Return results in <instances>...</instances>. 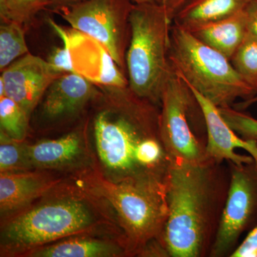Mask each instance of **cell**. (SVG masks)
Returning a JSON list of instances; mask_svg holds the SVG:
<instances>
[{
	"instance_id": "1",
	"label": "cell",
	"mask_w": 257,
	"mask_h": 257,
	"mask_svg": "<svg viewBox=\"0 0 257 257\" xmlns=\"http://www.w3.org/2000/svg\"><path fill=\"white\" fill-rule=\"evenodd\" d=\"M124 90L94 117L96 170L114 182H166L172 160L160 138V109Z\"/></svg>"
},
{
	"instance_id": "30",
	"label": "cell",
	"mask_w": 257,
	"mask_h": 257,
	"mask_svg": "<svg viewBox=\"0 0 257 257\" xmlns=\"http://www.w3.org/2000/svg\"><path fill=\"white\" fill-rule=\"evenodd\" d=\"M257 102V94L256 96H253L251 99H248V100L240 101L238 104H234L233 107L235 109H238V110L243 111V109H246V108L249 107L250 106L255 104Z\"/></svg>"
},
{
	"instance_id": "7",
	"label": "cell",
	"mask_w": 257,
	"mask_h": 257,
	"mask_svg": "<svg viewBox=\"0 0 257 257\" xmlns=\"http://www.w3.org/2000/svg\"><path fill=\"white\" fill-rule=\"evenodd\" d=\"M204 116L188 84L173 70L162 91L159 116L162 143L171 160L197 163L207 160L206 143L192 121Z\"/></svg>"
},
{
	"instance_id": "19",
	"label": "cell",
	"mask_w": 257,
	"mask_h": 257,
	"mask_svg": "<svg viewBox=\"0 0 257 257\" xmlns=\"http://www.w3.org/2000/svg\"><path fill=\"white\" fill-rule=\"evenodd\" d=\"M30 53L23 25L2 23L0 26V69L2 72L15 60Z\"/></svg>"
},
{
	"instance_id": "3",
	"label": "cell",
	"mask_w": 257,
	"mask_h": 257,
	"mask_svg": "<svg viewBox=\"0 0 257 257\" xmlns=\"http://www.w3.org/2000/svg\"><path fill=\"white\" fill-rule=\"evenodd\" d=\"M49 194L2 219L1 256H23L66 238L93 234L109 224L107 214L96 204L100 199L82 187L67 191L58 187L56 194Z\"/></svg>"
},
{
	"instance_id": "31",
	"label": "cell",
	"mask_w": 257,
	"mask_h": 257,
	"mask_svg": "<svg viewBox=\"0 0 257 257\" xmlns=\"http://www.w3.org/2000/svg\"><path fill=\"white\" fill-rule=\"evenodd\" d=\"M51 1H52V5H55V8H57V7L75 4V3H79L83 0H51Z\"/></svg>"
},
{
	"instance_id": "2",
	"label": "cell",
	"mask_w": 257,
	"mask_h": 257,
	"mask_svg": "<svg viewBox=\"0 0 257 257\" xmlns=\"http://www.w3.org/2000/svg\"><path fill=\"white\" fill-rule=\"evenodd\" d=\"M224 162H171L163 236L167 256L209 257L229 191V167Z\"/></svg>"
},
{
	"instance_id": "8",
	"label": "cell",
	"mask_w": 257,
	"mask_h": 257,
	"mask_svg": "<svg viewBox=\"0 0 257 257\" xmlns=\"http://www.w3.org/2000/svg\"><path fill=\"white\" fill-rule=\"evenodd\" d=\"M131 0H83L57 7L55 13L72 28L100 43L121 70L126 69L130 38Z\"/></svg>"
},
{
	"instance_id": "13",
	"label": "cell",
	"mask_w": 257,
	"mask_h": 257,
	"mask_svg": "<svg viewBox=\"0 0 257 257\" xmlns=\"http://www.w3.org/2000/svg\"><path fill=\"white\" fill-rule=\"evenodd\" d=\"M62 179L46 170L1 173L0 212L3 219L31 205L60 186Z\"/></svg>"
},
{
	"instance_id": "12",
	"label": "cell",
	"mask_w": 257,
	"mask_h": 257,
	"mask_svg": "<svg viewBox=\"0 0 257 257\" xmlns=\"http://www.w3.org/2000/svg\"><path fill=\"white\" fill-rule=\"evenodd\" d=\"M68 35L76 73L92 83L106 87H128V79L100 43L74 29L68 32Z\"/></svg>"
},
{
	"instance_id": "29",
	"label": "cell",
	"mask_w": 257,
	"mask_h": 257,
	"mask_svg": "<svg viewBox=\"0 0 257 257\" xmlns=\"http://www.w3.org/2000/svg\"><path fill=\"white\" fill-rule=\"evenodd\" d=\"M187 1L188 0H165L163 5H165L166 8L174 20L176 13Z\"/></svg>"
},
{
	"instance_id": "18",
	"label": "cell",
	"mask_w": 257,
	"mask_h": 257,
	"mask_svg": "<svg viewBox=\"0 0 257 257\" xmlns=\"http://www.w3.org/2000/svg\"><path fill=\"white\" fill-rule=\"evenodd\" d=\"M252 0H188L174 17L186 30L229 18L246 9Z\"/></svg>"
},
{
	"instance_id": "4",
	"label": "cell",
	"mask_w": 257,
	"mask_h": 257,
	"mask_svg": "<svg viewBox=\"0 0 257 257\" xmlns=\"http://www.w3.org/2000/svg\"><path fill=\"white\" fill-rule=\"evenodd\" d=\"M79 182L112 209L128 256H167L163 245L169 216L166 182H114L96 169L83 173Z\"/></svg>"
},
{
	"instance_id": "23",
	"label": "cell",
	"mask_w": 257,
	"mask_h": 257,
	"mask_svg": "<svg viewBox=\"0 0 257 257\" xmlns=\"http://www.w3.org/2000/svg\"><path fill=\"white\" fill-rule=\"evenodd\" d=\"M219 110L225 121L240 138L257 142L256 119L233 106L219 108Z\"/></svg>"
},
{
	"instance_id": "27",
	"label": "cell",
	"mask_w": 257,
	"mask_h": 257,
	"mask_svg": "<svg viewBox=\"0 0 257 257\" xmlns=\"http://www.w3.org/2000/svg\"><path fill=\"white\" fill-rule=\"evenodd\" d=\"M0 18L2 23H16L24 25L14 0H0Z\"/></svg>"
},
{
	"instance_id": "24",
	"label": "cell",
	"mask_w": 257,
	"mask_h": 257,
	"mask_svg": "<svg viewBox=\"0 0 257 257\" xmlns=\"http://www.w3.org/2000/svg\"><path fill=\"white\" fill-rule=\"evenodd\" d=\"M49 23L57 32L63 42V46L56 47L47 58V62L52 68L60 74L76 73L71 53L70 40L68 32L61 28L53 20H49Z\"/></svg>"
},
{
	"instance_id": "33",
	"label": "cell",
	"mask_w": 257,
	"mask_h": 257,
	"mask_svg": "<svg viewBox=\"0 0 257 257\" xmlns=\"http://www.w3.org/2000/svg\"><path fill=\"white\" fill-rule=\"evenodd\" d=\"M5 86L3 79L0 77V98L5 96Z\"/></svg>"
},
{
	"instance_id": "21",
	"label": "cell",
	"mask_w": 257,
	"mask_h": 257,
	"mask_svg": "<svg viewBox=\"0 0 257 257\" xmlns=\"http://www.w3.org/2000/svg\"><path fill=\"white\" fill-rule=\"evenodd\" d=\"M230 61L236 72L252 88L256 95L257 37L248 31Z\"/></svg>"
},
{
	"instance_id": "26",
	"label": "cell",
	"mask_w": 257,
	"mask_h": 257,
	"mask_svg": "<svg viewBox=\"0 0 257 257\" xmlns=\"http://www.w3.org/2000/svg\"><path fill=\"white\" fill-rule=\"evenodd\" d=\"M231 257H257V226L248 231Z\"/></svg>"
},
{
	"instance_id": "32",
	"label": "cell",
	"mask_w": 257,
	"mask_h": 257,
	"mask_svg": "<svg viewBox=\"0 0 257 257\" xmlns=\"http://www.w3.org/2000/svg\"><path fill=\"white\" fill-rule=\"evenodd\" d=\"M135 5L164 4L165 0H131Z\"/></svg>"
},
{
	"instance_id": "14",
	"label": "cell",
	"mask_w": 257,
	"mask_h": 257,
	"mask_svg": "<svg viewBox=\"0 0 257 257\" xmlns=\"http://www.w3.org/2000/svg\"><path fill=\"white\" fill-rule=\"evenodd\" d=\"M97 94L94 83L81 74H62L53 81L44 95L42 116L52 121L72 117Z\"/></svg>"
},
{
	"instance_id": "6",
	"label": "cell",
	"mask_w": 257,
	"mask_h": 257,
	"mask_svg": "<svg viewBox=\"0 0 257 257\" xmlns=\"http://www.w3.org/2000/svg\"><path fill=\"white\" fill-rule=\"evenodd\" d=\"M170 60L184 82L217 107L233 106L238 99L248 100L256 95L227 57L174 23Z\"/></svg>"
},
{
	"instance_id": "10",
	"label": "cell",
	"mask_w": 257,
	"mask_h": 257,
	"mask_svg": "<svg viewBox=\"0 0 257 257\" xmlns=\"http://www.w3.org/2000/svg\"><path fill=\"white\" fill-rule=\"evenodd\" d=\"M62 74L47 60L28 53L8 66L0 77L5 95L16 101L30 117L50 84Z\"/></svg>"
},
{
	"instance_id": "20",
	"label": "cell",
	"mask_w": 257,
	"mask_h": 257,
	"mask_svg": "<svg viewBox=\"0 0 257 257\" xmlns=\"http://www.w3.org/2000/svg\"><path fill=\"white\" fill-rule=\"evenodd\" d=\"M30 116L16 101L5 96L0 98L1 132L13 140L25 141L29 130Z\"/></svg>"
},
{
	"instance_id": "17",
	"label": "cell",
	"mask_w": 257,
	"mask_h": 257,
	"mask_svg": "<svg viewBox=\"0 0 257 257\" xmlns=\"http://www.w3.org/2000/svg\"><path fill=\"white\" fill-rule=\"evenodd\" d=\"M187 30L231 60L248 32L246 11Z\"/></svg>"
},
{
	"instance_id": "15",
	"label": "cell",
	"mask_w": 257,
	"mask_h": 257,
	"mask_svg": "<svg viewBox=\"0 0 257 257\" xmlns=\"http://www.w3.org/2000/svg\"><path fill=\"white\" fill-rule=\"evenodd\" d=\"M27 153L34 170H60L77 165L87 155L80 132H72L55 140L27 144Z\"/></svg>"
},
{
	"instance_id": "11",
	"label": "cell",
	"mask_w": 257,
	"mask_h": 257,
	"mask_svg": "<svg viewBox=\"0 0 257 257\" xmlns=\"http://www.w3.org/2000/svg\"><path fill=\"white\" fill-rule=\"evenodd\" d=\"M189 87L199 102L205 119L207 160L231 162L237 165L255 161L257 165V142L240 138L225 121L217 106Z\"/></svg>"
},
{
	"instance_id": "5",
	"label": "cell",
	"mask_w": 257,
	"mask_h": 257,
	"mask_svg": "<svg viewBox=\"0 0 257 257\" xmlns=\"http://www.w3.org/2000/svg\"><path fill=\"white\" fill-rule=\"evenodd\" d=\"M126 54L128 88L160 107L162 91L173 72L170 60L173 18L163 4H134Z\"/></svg>"
},
{
	"instance_id": "25",
	"label": "cell",
	"mask_w": 257,
	"mask_h": 257,
	"mask_svg": "<svg viewBox=\"0 0 257 257\" xmlns=\"http://www.w3.org/2000/svg\"><path fill=\"white\" fill-rule=\"evenodd\" d=\"M15 5L24 24L31 21L32 18L47 7L52 5L51 0H14Z\"/></svg>"
},
{
	"instance_id": "16",
	"label": "cell",
	"mask_w": 257,
	"mask_h": 257,
	"mask_svg": "<svg viewBox=\"0 0 257 257\" xmlns=\"http://www.w3.org/2000/svg\"><path fill=\"white\" fill-rule=\"evenodd\" d=\"M127 256L122 240L78 235L32 250L25 257H119Z\"/></svg>"
},
{
	"instance_id": "9",
	"label": "cell",
	"mask_w": 257,
	"mask_h": 257,
	"mask_svg": "<svg viewBox=\"0 0 257 257\" xmlns=\"http://www.w3.org/2000/svg\"><path fill=\"white\" fill-rule=\"evenodd\" d=\"M230 170L228 195L209 257H231L245 232L257 226V165L255 161Z\"/></svg>"
},
{
	"instance_id": "22",
	"label": "cell",
	"mask_w": 257,
	"mask_h": 257,
	"mask_svg": "<svg viewBox=\"0 0 257 257\" xmlns=\"http://www.w3.org/2000/svg\"><path fill=\"white\" fill-rule=\"evenodd\" d=\"M0 173L35 170L29 160L27 144L0 135Z\"/></svg>"
},
{
	"instance_id": "28",
	"label": "cell",
	"mask_w": 257,
	"mask_h": 257,
	"mask_svg": "<svg viewBox=\"0 0 257 257\" xmlns=\"http://www.w3.org/2000/svg\"><path fill=\"white\" fill-rule=\"evenodd\" d=\"M248 31L257 37V0H252L246 7Z\"/></svg>"
}]
</instances>
